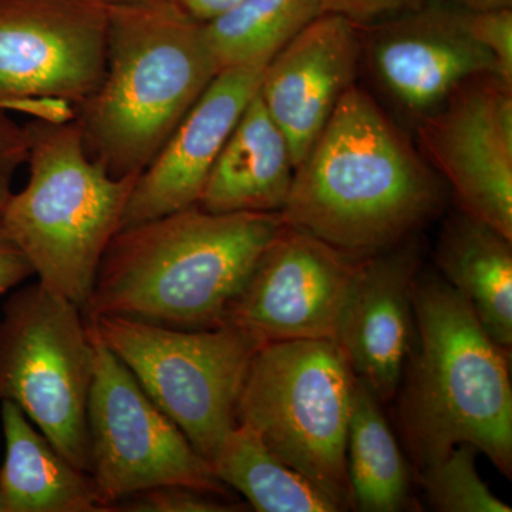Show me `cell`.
Here are the masks:
<instances>
[{
    "instance_id": "cell-1",
    "label": "cell",
    "mask_w": 512,
    "mask_h": 512,
    "mask_svg": "<svg viewBox=\"0 0 512 512\" xmlns=\"http://www.w3.org/2000/svg\"><path fill=\"white\" fill-rule=\"evenodd\" d=\"M440 202L430 165L353 84L295 168L281 214L286 224L363 258L414 237Z\"/></svg>"
},
{
    "instance_id": "cell-2",
    "label": "cell",
    "mask_w": 512,
    "mask_h": 512,
    "mask_svg": "<svg viewBox=\"0 0 512 512\" xmlns=\"http://www.w3.org/2000/svg\"><path fill=\"white\" fill-rule=\"evenodd\" d=\"M284 225L281 212L214 214L192 205L121 228L103 256L84 315L220 328Z\"/></svg>"
},
{
    "instance_id": "cell-3",
    "label": "cell",
    "mask_w": 512,
    "mask_h": 512,
    "mask_svg": "<svg viewBox=\"0 0 512 512\" xmlns=\"http://www.w3.org/2000/svg\"><path fill=\"white\" fill-rule=\"evenodd\" d=\"M413 312L416 338L399 387L400 430L413 463L420 471L470 444L511 478L510 349L441 276L417 275Z\"/></svg>"
},
{
    "instance_id": "cell-4",
    "label": "cell",
    "mask_w": 512,
    "mask_h": 512,
    "mask_svg": "<svg viewBox=\"0 0 512 512\" xmlns=\"http://www.w3.org/2000/svg\"><path fill=\"white\" fill-rule=\"evenodd\" d=\"M218 72L180 3L109 5L106 73L74 113L87 154L114 177L140 175Z\"/></svg>"
},
{
    "instance_id": "cell-5",
    "label": "cell",
    "mask_w": 512,
    "mask_h": 512,
    "mask_svg": "<svg viewBox=\"0 0 512 512\" xmlns=\"http://www.w3.org/2000/svg\"><path fill=\"white\" fill-rule=\"evenodd\" d=\"M25 127L29 181L10 195L0 224L37 282L84 312L138 175L114 177L94 161L74 120Z\"/></svg>"
},
{
    "instance_id": "cell-6",
    "label": "cell",
    "mask_w": 512,
    "mask_h": 512,
    "mask_svg": "<svg viewBox=\"0 0 512 512\" xmlns=\"http://www.w3.org/2000/svg\"><path fill=\"white\" fill-rule=\"evenodd\" d=\"M355 383L332 340L266 343L252 357L237 406V423L343 511L353 508L346 448Z\"/></svg>"
},
{
    "instance_id": "cell-7",
    "label": "cell",
    "mask_w": 512,
    "mask_h": 512,
    "mask_svg": "<svg viewBox=\"0 0 512 512\" xmlns=\"http://www.w3.org/2000/svg\"><path fill=\"white\" fill-rule=\"evenodd\" d=\"M100 339L208 463L237 426L258 340L232 325L168 328L123 316H87Z\"/></svg>"
},
{
    "instance_id": "cell-8",
    "label": "cell",
    "mask_w": 512,
    "mask_h": 512,
    "mask_svg": "<svg viewBox=\"0 0 512 512\" xmlns=\"http://www.w3.org/2000/svg\"><path fill=\"white\" fill-rule=\"evenodd\" d=\"M93 375L83 309L39 282L13 289L0 313V402L15 403L73 466L89 474Z\"/></svg>"
},
{
    "instance_id": "cell-9",
    "label": "cell",
    "mask_w": 512,
    "mask_h": 512,
    "mask_svg": "<svg viewBox=\"0 0 512 512\" xmlns=\"http://www.w3.org/2000/svg\"><path fill=\"white\" fill-rule=\"evenodd\" d=\"M103 0H0V109L74 120L106 73Z\"/></svg>"
},
{
    "instance_id": "cell-10",
    "label": "cell",
    "mask_w": 512,
    "mask_h": 512,
    "mask_svg": "<svg viewBox=\"0 0 512 512\" xmlns=\"http://www.w3.org/2000/svg\"><path fill=\"white\" fill-rule=\"evenodd\" d=\"M87 318V316H86ZM89 323L94 348L90 390V476L104 504L164 485L227 497V485L180 427L144 392L136 377Z\"/></svg>"
},
{
    "instance_id": "cell-11",
    "label": "cell",
    "mask_w": 512,
    "mask_h": 512,
    "mask_svg": "<svg viewBox=\"0 0 512 512\" xmlns=\"http://www.w3.org/2000/svg\"><path fill=\"white\" fill-rule=\"evenodd\" d=\"M359 265L360 258L285 222L232 302L225 325L261 345L338 342Z\"/></svg>"
},
{
    "instance_id": "cell-12",
    "label": "cell",
    "mask_w": 512,
    "mask_h": 512,
    "mask_svg": "<svg viewBox=\"0 0 512 512\" xmlns=\"http://www.w3.org/2000/svg\"><path fill=\"white\" fill-rule=\"evenodd\" d=\"M421 156L450 185L461 211L512 241V83H464L417 126Z\"/></svg>"
},
{
    "instance_id": "cell-13",
    "label": "cell",
    "mask_w": 512,
    "mask_h": 512,
    "mask_svg": "<svg viewBox=\"0 0 512 512\" xmlns=\"http://www.w3.org/2000/svg\"><path fill=\"white\" fill-rule=\"evenodd\" d=\"M359 25L325 12L266 64L258 94L288 141L295 168L356 84Z\"/></svg>"
},
{
    "instance_id": "cell-14",
    "label": "cell",
    "mask_w": 512,
    "mask_h": 512,
    "mask_svg": "<svg viewBox=\"0 0 512 512\" xmlns=\"http://www.w3.org/2000/svg\"><path fill=\"white\" fill-rule=\"evenodd\" d=\"M414 9L377 30L367 52L380 86L421 120L464 83L500 72L490 53L468 35L463 9Z\"/></svg>"
},
{
    "instance_id": "cell-15",
    "label": "cell",
    "mask_w": 512,
    "mask_h": 512,
    "mask_svg": "<svg viewBox=\"0 0 512 512\" xmlns=\"http://www.w3.org/2000/svg\"><path fill=\"white\" fill-rule=\"evenodd\" d=\"M265 67L235 66L218 72L138 175L121 228L198 204L212 165L258 93Z\"/></svg>"
},
{
    "instance_id": "cell-16",
    "label": "cell",
    "mask_w": 512,
    "mask_h": 512,
    "mask_svg": "<svg viewBox=\"0 0 512 512\" xmlns=\"http://www.w3.org/2000/svg\"><path fill=\"white\" fill-rule=\"evenodd\" d=\"M419 268L414 237L360 258L340 322L336 343L357 379L382 403L397 396L416 338L413 285Z\"/></svg>"
},
{
    "instance_id": "cell-17",
    "label": "cell",
    "mask_w": 512,
    "mask_h": 512,
    "mask_svg": "<svg viewBox=\"0 0 512 512\" xmlns=\"http://www.w3.org/2000/svg\"><path fill=\"white\" fill-rule=\"evenodd\" d=\"M293 174L288 141L256 93L212 165L197 205L214 214L281 212Z\"/></svg>"
},
{
    "instance_id": "cell-18",
    "label": "cell",
    "mask_w": 512,
    "mask_h": 512,
    "mask_svg": "<svg viewBox=\"0 0 512 512\" xmlns=\"http://www.w3.org/2000/svg\"><path fill=\"white\" fill-rule=\"evenodd\" d=\"M0 420L6 512H111L93 477L73 466L15 403L2 400Z\"/></svg>"
},
{
    "instance_id": "cell-19",
    "label": "cell",
    "mask_w": 512,
    "mask_h": 512,
    "mask_svg": "<svg viewBox=\"0 0 512 512\" xmlns=\"http://www.w3.org/2000/svg\"><path fill=\"white\" fill-rule=\"evenodd\" d=\"M434 258L441 278L466 299L485 332L511 350V239L460 211L444 222Z\"/></svg>"
},
{
    "instance_id": "cell-20",
    "label": "cell",
    "mask_w": 512,
    "mask_h": 512,
    "mask_svg": "<svg viewBox=\"0 0 512 512\" xmlns=\"http://www.w3.org/2000/svg\"><path fill=\"white\" fill-rule=\"evenodd\" d=\"M380 404L356 377L346 460L353 508L363 512L402 511L409 501V466Z\"/></svg>"
},
{
    "instance_id": "cell-21",
    "label": "cell",
    "mask_w": 512,
    "mask_h": 512,
    "mask_svg": "<svg viewBox=\"0 0 512 512\" xmlns=\"http://www.w3.org/2000/svg\"><path fill=\"white\" fill-rule=\"evenodd\" d=\"M212 470L222 484L244 495L259 512H338V501L272 453L258 433L237 423Z\"/></svg>"
},
{
    "instance_id": "cell-22",
    "label": "cell",
    "mask_w": 512,
    "mask_h": 512,
    "mask_svg": "<svg viewBox=\"0 0 512 512\" xmlns=\"http://www.w3.org/2000/svg\"><path fill=\"white\" fill-rule=\"evenodd\" d=\"M323 13L320 0H242L202 25L218 69L266 66Z\"/></svg>"
},
{
    "instance_id": "cell-23",
    "label": "cell",
    "mask_w": 512,
    "mask_h": 512,
    "mask_svg": "<svg viewBox=\"0 0 512 512\" xmlns=\"http://www.w3.org/2000/svg\"><path fill=\"white\" fill-rule=\"evenodd\" d=\"M477 448L458 444L443 460L420 470L427 503L440 512H511L477 471Z\"/></svg>"
},
{
    "instance_id": "cell-24",
    "label": "cell",
    "mask_w": 512,
    "mask_h": 512,
    "mask_svg": "<svg viewBox=\"0 0 512 512\" xmlns=\"http://www.w3.org/2000/svg\"><path fill=\"white\" fill-rule=\"evenodd\" d=\"M221 495L205 493L181 485L148 488L123 498L113 511L128 512H232L244 511V505L221 500Z\"/></svg>"
},
{
    "instance_id": "cell-25",
    "label": "cell",
    "mask_w": 512,
    "mask_h": 512,
    "mask_svg": "<svg viewBox=\"0 0 512 512\" xmlns=\"http://www.w3.org/2000/svg\"><path fill=\"white\" fill-rule=\"evenodd\" d=\"M468 35L490 53L505 82L512 83V10L511 8L470 12L463 9Z\"/></svg>"
},
{
    "instance_id": "cell-26",
    "label": "cell",
    "mask_w": 512,
    "mask_h": 512,
    "mask_svg": "<svg viewBox=\"0 0 512 512\" xmlns=\"http://www.w3.org/2000/svg\"><path fill=\"white\" fill-rule=\"evenodd\" d=\"M29 140L26 127L0 109V214L13 194L12 183L23 164L28 163Z\"/></svg>"
},
{
    "instance_id": "cell-27",
    "label": "cell",
    "mask_w": 512,
    "mask_h": 512,
    "mask_svg": "<svg viewBox=\"0 0 512 512\" xmlns=\"http://www.w3.org/2000/svg\"><path fill=\"white\" fill-rule=\"evenodd\" d=\"M323 10L352 20L356 25L382 16L417 8L421 0H320Z\"/></svg>"
},
{
    "instance_id": "cell-28",
    "label": "cell",
    "mask_w": 512,
    "mask_h": 512,
    "mask_svg": "<svg viewBox=\"0 0 512 512\" xmlns=\"http://www.w3.org/2000/svg\"><path fill=\"white\" fill-rule=\"evenodd\" d=\"M33 275L32 268L0 224V298Z\"/></svg>"
},
{
    "instance_id": "cell-29",
    "label": "cell",
    "mask_w": 512,
    "mask_h": 512,
    "mask_svg": "<svg viewBox=\"0 0 512 512\" xmlns=\"http://www.w3.org/2000/svg\"><path fill=\"white\" fill-rule=\"evenodd\" d=\"M241 2L242 0H181L180 5L192 18L205 23Z\"/></svg>"
},
{
    "instance_id": "cell-30",
    "label": "cell",
    "mask_w": 512,
    "mask_h": 512,
    "mask_svg": "<svg viewBox=\"0 0 512 512\" xmlns=\"http://www.w3.org/2000/svg\"><path fill=\"white\" fill-rule=\"evenodd\" d=\"M461 9L470 12H484V10L511 8L512 0H453Z\"/></svg>"
},
{
    "instance_id": "cell-31",
    "label": "cell",
    "mask_w": 512,
    "mask_h": 512,
    "mask_svg": "<svg viewBox=\"0 0 512 512\" xmlns=\"http://www.w3.org/2000/svg\"><path fill=\"white\" fill-rule=\"evenodd\" d=\"M107 5H127V3H158V2H174L180 3L181 0H103Z\"/></svg>"
},
{
    "instance_id": "cell-32",
    "label": "cell",
    "mask_w": 512,
    "mask_h": 512,
    "mask_svg": "<svg viewBox=\"0 0 512 512\" xmlns=\"http://www.w3.org/2000/svg\"><path fill=\"white\" fill-rule=\"evenodd\" d=\"M0 512H6L5 503H3L2 491H0Z\"/></svg>"
}]
</instances>
